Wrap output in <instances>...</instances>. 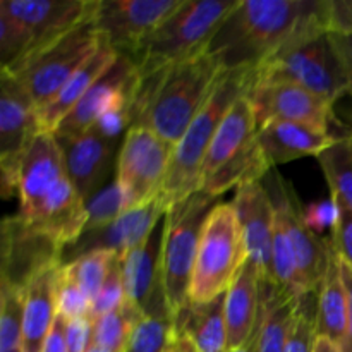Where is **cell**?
I'll use <instances>...</instances> for the list:
<instances>
[{
	"label": "cell",
	"instance_id": "17",
	"mask_svg": "<svg viewBox=\"0 0 352 352\" xmlns=\"http://www.w3.org/2000/svg\"><path fill=\"white\" fill-rule=\"evenodd\" d=\"M165 213L167 206L164 205L162 198L148 205L126 210L112 223L102 229L82 232L76 243L65 246L60 254V265L72 263L93 251H112L120 260H124L131 251L140 248L150 237Z\"/></svg>",
	"mask_w": 352,
	"mask_h": 352
},
{
	"label": "cell",
	"instance_id": "50",
	"mask_svg": "<svg viewBox=\"0 0 352 352\" xmlns=\"http://www.w3.org/2000/svg\"><path fill=\"white\" fill-rule=\"evenodd\" d=\"M88 352H110V351H107V349H103V347H98V346H95V344H91V347H89Z\"/></svg>",
	"mask_w": 352,
	"mask_h": 352
},
{
	"label": "cell",
	"instance_id": "20",
	"mask_svg": "<svg viewBox=\"0 0 352 352\" xmlns=\"http://www.w3.org/2000/svg\"><path fill=\"white\" fill-rule=\"evenodd\" d=\"M141 82L136 65L127 55H119L117 60L100 76L95 85L79 100L78 105L55 129V138H71L91 129L98 117L109 110L127 91L138 88Z\"/></svg>",
	"mask_w": 352,
	"mask_h": 352
},
{
	"label": "cell",
	"instance_id": "32",
	"mask_svg": "<svg viewBox=\"0 0 352 352\" xmlns=\"http://www.w3.org/2000/svg\"><path fill=\"white\" fill-rule=\"evenodd\" d=\"M141 318L143 315L126 301L120 308L93 320V344L110 352H124Z\"/></svg>",
	"mask_w": 352,
	"mask_h": 352
},
{
	"label": "cell",
	"instance_id": "19",
	"mask_svg": "<svg viewBox=\"0 0 352 352\" xmlns=\"http://www.w3.org/2000/svg\"><path fill=\"white\" fill-rule=\"evenodd\" d=\"M239 220L248 258L258 265L261 282L275 284L272 248H274L275 212L267 188L261 181H248L236 188L232 201Z\"/></svg>",
	"mask_w": 352,
	"mask_h": 352
},
{
	"label": "cell",
	"instance_id": "42",
	"mask_svg": "<svg viewBox=\"0 0 352 352\" xmlns=\"http://www.w3.org/2000/svg\"><path fill=\"white\" fill-rule=\"evenodd\" d=\"M67 352H88L93 344V318L67 320Z\"/></svg>",
	"mask_w": 352,
	"mask_h": 352
},
{
	"label": "cell",
	"instance_id": "48",
	"mask_svg": "<svg viewBox=\"0 0 352 352\" xmlns=\"http://www.w3.org/2000/svg\"><path fill=\"white\" fill-rule=\"evenodd\" d=\"M227 352H256V336L253 333V337L244 346L236 347V349H229Z\"/></svg>",
	"mask_w": 352,
	"mask_h": 352
},
{
	"label": "cell",
	"instance_id": "2",
	"mask_svg": "<svg viewBox=\"0 0 352 352\" xmlns=\"http://www.w3.org/2000/svg\"><path fill=\"white\" fill-rule=\"evenodd\" d=\"M222 72L219 62L205 52L141 79L131 127H146L175 146L210 98Z\"/></svg>",
	"mask_w": 352,
	"mask_h": 352
},
{
	"label": "cell",
	"instance_id": "39",
	"mask_svg": "<svg viewBox=\"0 0 352 352\" xmlns=\"http://www.w3.org/2000/svg\"><path fill=\"white\" fill-rule=\"evenodd\" d=\"M126 301L127 298H126V285H124L122 260L116 254L112 263H110L109 274H107L105 282H103L98 296L93 299L91 318L95 320L98 318V316L107 315V313L120 308Z\"/></svg>",
	"mask_w": 352,
	"mask_h": 352
},
{
	"label": "cell",
	"instance_id": "13",
	"mask_svg": "<svg viewBox=\"0 0 352 352\" xmlns=\"http://www.w3.org/2000/svg\"><path fill=\"white\" fill-rule=\"evenodd\" d=\"M0 189L9 199L17 192L24 157L43 129L36 107L24 89L9 76H0Z\"/></svg>",
	"mask_w": 352,
	"mask_h": 352
},
{
	"label": "cell",
	"instance_id": "26",
	"mask_svg": "<svg viewBox=\"0 0 352 352\" xmlns=\"http://www.w3.org/2000/svg\"><path fill=\"white\" fill-rule=\"evenodd\" d=\"M60 267L62 265H52L41 270L24 289V352L43 351L45 340L50 333L55 316L58 315L57 301H55V282Z\"/></svg>",
	"mask_w": 352,
	"mask_h": 352
},
{
	"label": "cell",
	"instance_id": "5",
	"mask_svg": "<svg viewBox=\"0 0 352 352\" xmlns=\"http://www.w3.org/2000/svg\"><path fill=\"white\" fill-rule=\"evenodd\" d=\"M253 71L254 69L223 71L217 79L210 98L174 146L170 167L162 189V201L167 210L198 191L199 174L210 144L234 102L250 91Z\"/></svg>",
	"mask_w": 352,
	"mask_h": 352
},
{
	"label": "cell",
	"instance_id": "41",
	"mask_svg": "<svg viewBox=\"0 0 352 352\" xmlns=\"http://www.w3.org/2000/svg\"><path fill=\"white\" fill-rule=\"evenodd\" d=\"M337 213H339V208H337V201L332 196L329 199H322V201L302 206V219L315 234L323 232L327 229L333 230L337 222Z\"/></svg>",
	"mask_w": 352,
	"mask_h": 352
},
{
	"label": "cell",
	"instance_id": "30",
	"mask_svg": "<svg viewBox=\"0 0 352 352\" xmlns=\"http://www.w3.org/2000/svg\"><path fill=\"white\" fill-rule=\"evenodd\" d=\"M316 325H318V337H325L339 347L342 346L347 329V291L336 246L330 253L325 275L318 289Z\"/></svg>",
	"mask_w": 352,
	"mask_h": 352
},
{
	"label": "cell",
	"instance_id": "18",
	"mask_svg": "<svg viewBox=\"0 0 352 352\" xmlns=\"http://www.w3.org/2000/svg\"><path fill=\"white\" fill-rule=\"evenodd\" d=\"M165 217L150 237L122 260L126 298L143 316H172L162 277Z\"/></svg>",
	"mask_w": 352,
	"mask_h": 352
},
{
	"label": "cell",
	"instance_id": "14",
	"mask_svg": "<svg viewBox=\"0 0 352 352\" xmlns=\"http://www.w3.org/2000/svg\"><path fill=\"white\" fill-rule=\"evenodd\" d=\"M184 0H98L96 31L116 54L129 57Z\"/></svg>",
	"mask_w": 352,
	"mask_h": 352
},
{
	"label": "cell",
	"instance_id": "11",
	"mask_svg": "<svg viewBox=\"0 0 352 352\" xmlns=\"http://www.w3.org/2000/svg\"><path fill=\"white\" fill-rule=\"evenodd\" d=\"M174 146L146 127H131L117 157L116 181L126 195L127 208L162 198Z\"/></svg>",
	"mask_w": 352,
	"mask_h": 352
},
{
	"label": "cell",
	"instance_id": "37",
	"mask_svg": "<svg viewBox=\"0 0 352 352\" xmlns=\"http://www.w3.org/2000/svg\"><path fill=\"white\" fill-rule=\"evenodd\" d=\"M113 256H116V253H112V251H93V253L85 254L72 263L62 265V267H67L79 287L93 301L98 296L103 282H105Z\"/></svg>",
	"mask_w": 352,
	"mask_h": 352
},
{
	"label": "cell",
	"instance_id": "38",
	"mask_svg": "<svg viewBox=\"0 0 352 352\" xmlns=\"http://www.w3.org/2000/svg\"><path fill=\"white\" fill-rule=\"evenodd\" d=\"M55 301H57V313L65 320L88 318V316L91 318L93 301L79 287L67 267L58 268L57 282H55Z\"/></svg>",
	"mask_w": 352,
	"mask_h": 352
},
{
	"label": "cell",
	"instance_id": "44",
	"mask_svg": "<svg viewBox=\"0 0 352 352\" xmlns=\"http://www.w3.org/2000/svg\"><path fill=\"white\" fill-rule=\"evenodd\" d=\"M340 265H342V278L347 291V329L340 352H352V268L347 267L342 260Z\"/></svg>",
	"mask_w": 352,
	"mask_h": 352
},
{
	"label": "cell",
	"instance_id": "29",
	"mask_svg": "<svg viewBox=\"0 0 352 352\" xmlns=\"http://www.w3.org/2000/svg\"><path fill=\"white\" fill-rule=\"evenodd\" d=\"M298 306L299 298L278 285L261 282L260 316L254 329L256 352H284Z\"/></svg>",
	"mask_w": 352,
	"mask_h": 352
},
{
	"label": "cell",
	"instance_id": "6",
	"mask_svg": "<svg viewBox=\"0 0 352 352\" xmlns=\"http://www.w3.org/2000/svg\"><path fill=\"white\" fill-rule=\"evenodd\" d=\"M256 134V117L246 93L230 107L210 144L198 191L219 199L234 186L261 181L270 168L258 151Z\"/></svg>",
	"mask_w": 352,
	"mask_h": 352
},
{
	"label": "cell",
	"instance_id": "7",
	"mask_svg": "<svg viewBox=\"0 0 352 352\" xmlns=\"http://www.w3.org/2000/svg\"><path fill=\"white\" fill-rule=\"evenodd\" d=\"M253 82H291L330 105L352 95V74L337 52L330 31L299 41L258 65Z\"/></svg>",
	"mask_w": 352,
	"mask_h": 352
},
{
	"label": "cell",
	"instance_id": "23",
	"mask_svg": "<svg viewBox=\"0 0 352 352\" xmlns=\"http://www.w3.org/2000/svg\"><path fill=\"white\" fill-rule=\"evenodd\" d=\"M339 138L291 120H270L258 127L256 146L268 168L305 157H318Z\"/></svg>",
	"mask_w": 352,
	"mask_h": 352
},
{
	"label": "cell",
	"instance_id": "35",
	"mask_svg": "<svg viewBox=\"0 0 352 352\" xmlns=\"http://www.w3.org/2000/svg\"><path fill=\"white\" fill-rule=\"evenodd\" d=\"M86 206V229L85 232L89 230L102 229V227L109 226L113 220L119 219L127 208L126 195H124L122 188L119 182L113 181L103 186L100 191L89 199L85 201Z\"/></svg>",
	"mask_w": 352,
	"mask_h": 352
},
{
	"label": "cell",
	"instance_id": "16",
	"mask_svg": "<svg viewBox=\"0 0 352 352\" xmlns=\"http://www.w3.org/2000/svg\"><path fill=\"white\" fill-rule=\"evenodd\" d=\"M62 248L26 223L17 213L2 223L0 282L24 291L31 278L52 265H60Z\"/></svg>",
	"mask_w": 352,
	"mask_h": 352
},
{
	"label": "cell",
	"instance_id": "1",
	"mask_svg": "<svg viewBox=\"0 0 352 352\" xmlns=\"http://www.w3.org/2000/svg\"><path fill=\"white\" fill-rule=\"evenodd\" d=\"M332 31V0H239L206 54L223 71L256 69L285 48Z\"/></svg>",
	"mask_w": 352,
	"mask_h": 352
},
{
	"label": "cell",
	"instance_id": "34",
	"mask_svg": "<svg viewBox=\"0 0 352 352\" xmlns=\"http://www.w3.org/2000/svg\"><path fill=\"white\" fill-rule=\"evenodd\" d=\"M175 340L172 316H143L124 352H168Z\"/></svg>",
	"mask_w": 352,
	"mask_h": 352
},
{
	"label": "cell",
	"instance_id": "4",
	"mask_svg": "<svg viewBox=\"0 0 352 352\" xmlns=\"http://www.w3.org/2000/svg\"><path fill=\"white\" fill-rule=\"evenodd\" d=\"M239 0H184L129 58L140 79L205 54L210 41Z\"/></svg>",
	"mask_w": 352,
	"mask_h": 352
},
{
	"label": "cell",
	"instance_id": "31",
	"mask_svg": "<svg viewBox=\"0 0 352 352\" xmlns=\"http://www.w3.org/2000/svg\"><path fill=\"white\" fill-rule=\"evenodd\" d=\"M330 196L346 203L352 210V136H342L316 157Z\"/></svg>",
	"mask_w": 352,
	"mask_h": 352
},
{
	"label": "cell",
	"instance_id": "8",
	"mask_svg": "<svg viewBox=\"0 0 352 352\" xmlns=\"http://www.w3.org/2000/svg\"><path fill=\"white\" fill-rule=\"evenodd\" d=\"M248 260L239 220L232 203H217L201 230L189 302H210L229 291Z\"/></svg>",
	"mask_w": 352,
	"mask_h": 352
},
{
	"label": "cell",
	"instance_id": "25",
	"mask_svg": "<svg viewBox=\"0 0 352 352\" xmlns=\"http://www.w3.org/2000/svg\"><path fill=\"white\" fill-rule=\"evenodd\" d=\"M261 305V274L248 258L226 292L227 351L244 346L253 337Z\"/></svg>",
	"mask_w": 352,
	"mask_h": 352
},
{
	"label": "cell",
	"instance_id": "46",
	"mask_svg": "<svg viewBox=\"0 0 352 352\" xmlns=\"http://www.w3.org/2000/svg\"><path fill=\"white\" fill-rule=\"evenodd\" d=\"M168 352H196L195 346H192L191 340L186 336H175L174 344H172L170 351Z\"/></svg>",
	"mask_w": 352,
	"mask_h": 352
},
{
	"label": "cell",
	"instance_id": "15",
	"mask_svg": "<svg viewBox=\"0 0 352 352\" xmlns=\"http://www.w3.org/2000/svg\"><path fill=\"white\" fill-rule=\"evenodd\" d=\"M248 98L253 105L258 127L270 120H291L336 136L340 134L333 129L344 131L347 136L351 134L347 126L337 119L333 105L301 86L291 82H251Z\"/></svg>",
	"mask_w": 352,
	"mask_h": 352
},
{
	"label": "cell",
	"instance_id": "3",
	"mask_svg": "<svg viewBox=\"0 0 352 352\" xmlns=\"http://www.w3.org/2000/svg\"><path fill=\"white\" fill-rule=\"evenodd\" d=\"M98 0H0V74L93 19Z\"/></svg>",
	"mask_w": 352,
	"mask_h": 352
},
{
	"label": "cell",
	"instance_id": "21",
	"mask_svg": "<svg viewBox=\"0 0 352 352\" xmlns=\"http://www.w3.org/2000/svg\"><path fill=\"white\" fill-rule=\"evenodd\" d=\"M64 153L65 172L82 199H89L103 188L112 168L119 140L103 136L95 126L78 136L57 138Z\"/></svg>",
	"mask_w": 352,
	"mask_h": 352
},
{
	"label": "cell",
	"instance_id": "24",
	"mask_svg": "<svg viewBox=\"0 0 352 352\" xmlns=\"http://www.w3.org/2000/svg\"><path fill=\"white\" fill-rule=\"evenodd\" d=\"M38 232L45 234L64 250L76 243L86 229L85 199L65 174L43 198L33 215L24 219Z\"/></svg>",
	"mask_w": 352,
	"mask_h": 352
},
{
	"label": "cell",
	"instance_id": "27",
	"mask_svg": "<svg viewBox=\"0 0 352 352\" xmlns=\"http://www.w3.org/2000/svg\"><path fill=\"white\" fill-rule=\"evenodd\" d=\"M117 57H119V54H116L102 40L98 50L72 74V78L65 82L64 88L57 93V96L43 110L38 112L41 129L45 133H55L58 124L71 113V110L78 105L79 100L95 85L96 79L117 60Z\"/></svg>",
	"mask_w": 352,
	"mask_h": 352
},
{
	"label": "cell",
	"instance_id": "47",
	"mask_svg": "<svg viewBox=\"0 0 352 352\" xmlns=\"http://www.w3.org/2000/svg\"><path fill=\"white\" fill-rule=\"evenodd\" d=\"M315 352H340V347L325 337H318L315 346Z\"/></svg>",
	"mask_w": 352,
	"mask_h": 352
},
{
	"label": "cell",
	"instance_id": "43",
	"mask_svg": "<svg viewBox=\"0 0 352 352\" xmlns=\"http://www.w3.org/2000/svg\"><path fill=\"white\" fill-rule=\"evenodd\" d=\"M65 325L67 320L62 315L55 316V322L52 325L50 333L45 340L43 351L41 352H67V337H65Z\"/></svg>",
	"mask_w": 352,
	"mask_h": 352
},
{
	"label": "cell",
	"instance_id": "33",
	"mask_svg": "<svg viewBox=\"0 0 352 352\" xmlns=\"http://www.w3.org/2000/svg\"><path fill=\"white\" fill-rule=\"evenodd\" d=\"M24 291L0 282V352H24Z\"/></svg>",
	"mask_w": 352,
	"mask_h": 352
},
{
	"label": "cell",
	"instance_id": "22",
	"mask_svg": "<svg viewBox=\"0 0 352 352\" xmlns=\"http://www.w3.org/2000/svg\"><path fill=\"white\" fill-rule=\"evenodd\" d=\"M65 172L64 153L54 133H40L31 143L19 172V215L30 219Z\"/></svg>",
	"mask_w": 352,
	"mask_h": 352
},
{
	"label": "cell",
	"instance_id": "28",
	"mask_svg": "<svg viewBox=\"0 0 352 352\" xmlns=\"http://www.w3.org/2000/svg\"><path fill=\"white\" fill-rule=\"evenodd\" d=\"M175 336H186L196 352H227L226 294L210 302H189L174 318Z\"/></svg>",
	"mask_w": 352,
	"mask_h": 352
},
{
	"label": "cell",
	"instance_id": "40",
	"mask_svg": "<svg viewBox=\"0 0 352 352\" xmlns=\"http://www.w3.org/2000/svg\"><path fill=\"white\" fill-rule=\"evenodd\" d=\"M333 199L337 201L339 213H337V222L330 237L340 260L352 268V210L340 199Z\"/></svg>",
	"mask_w": 352,
	"mask_h": 352
},
{
	"label": "cell",
	"instance_id": "36",
	"mask_svg": "<svg viewBox=\"0 0 352 352\" xmlns=\"http://www.w3.org/2000/svg\"><path fill=\"white\" fill-rule=\"evenodd\" d=\"M316 298H318V292L299 298L298 311H296L294 323H292L284 352H315L316 340H318Z\"/></svg>",
	"mask_w": 352,
	"mask_h": 352
},
{
	"label": "cell",
	"instance_id": "49",
	"mask_svg": "<svg viewBox=\"0 0 352 352\" xmlns=\"http://www.w3.org/2000/svg\"><path fill=\"white\" fill-rule=\"evenodd\" d=\"M347 129H349L351 136H352V95H351V107H349V112H347Z\"/></svg>",
	"mask_w": 352,
	"mask_h": 352
},
{
	"label": "cell",
	"instance_id": "12",
	"mask_svg": "<svg viewBox=\"0 0 352 352\" xmlns=\"http://www.w3.org/2000/svg\"><path fill=\"white\" fill-rule=\"evenodd\" d=\"M275 213L284 223L294 250L296 265L306 294L318 292L325 275L327 263L333 250L332 237H320L306 226L302 219V203L294 188L285 181L277 168H270L263 177Z\"/></svg>",
	"mask_w": 352,
	"mask_h": 352
},
{
	"label": "cell",
	"instance_id": "10",
	"mask_svg": "<svg viewBox=\"0 0 352 352\" xmlns=\"http://www.w3.org/2000/svg\"><path fill=\"white\" fill-rule=\"evenodd\" d=\"M93 19L79 24L64 38L38 52L17 71L0 76L12 78L30 96L38 112L43 110L102 45V36Z\"/></svg>",
	"mask_w": 352,
	"mask_h": 352
},
{
	"label": "cell",
	"instance_id": "45",
	"mask_svg": "<svg viewBox=\"0 0 352 352\" xmlns=\"http://www.w3.org/2000/svg\"><path fill=\"white\" fill-rule=\"evenodd\" d=\"M330 38H332L337 52H339L340 57L346 62L347 69H349L352 74V30L330 31Z\"/></svg>",
	"mask_w": 352,
	"mask_h": 352
},
{
	"label": "cell",
	"instance_id": "9",
	"mask_svg": "<svg viewBox=\"0 0 352 352\" xmlns=\"http://www.w3.org/2000/svg\"><path fill=\"white\" fill-rule=\"evenodd\" d=\"M215 205V198L196 191L172 205L165 213L162 277L168 309L174 318L189 305V287L201 230Z\"/></svg>",
	"mask_w": 352,
	"mask_h": 352
}]
</instances>
